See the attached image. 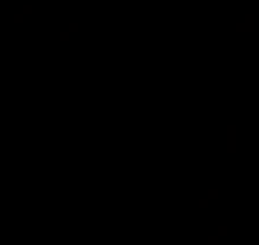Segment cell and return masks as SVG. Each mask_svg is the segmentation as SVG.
Returning a JSON list of instances; mask_svg holds the SVG:
<instances>
[]
</instances>
